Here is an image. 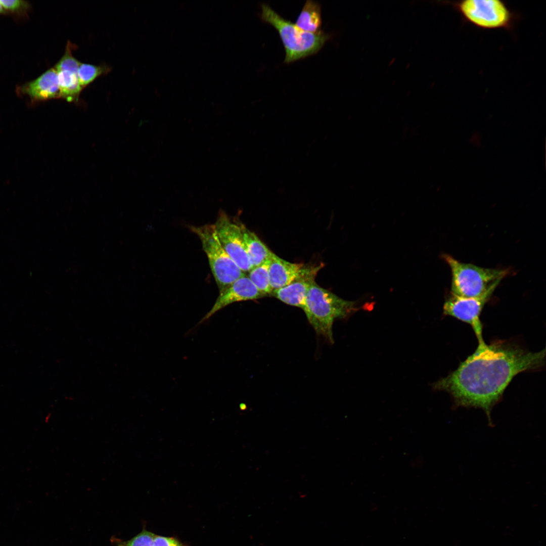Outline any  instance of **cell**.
I'll return each mask as SVG.
<instances>
[{"label":"cell","mask_w":546,"mask_h":546,"mask_svg":"<svg viewBox=\"0 0 546 546\" xmlns=\"http://www.w3.org/2000/svg\"><path fill=\"white\" fill-rule=\"evenodd\" d=\"M544 359V349L531 352L505 341L484 342L433 388L449 393L457 405L481 408L489 417L514 378L540 368Z\"/></svg>","instance_id":"obj_1"},{"label":"cell","mask_w":546,"mask_h":546,"mask_svg":"<svg viewBox=\"0 0 546 546\" xmlns=\"http://www.w3.org/2000/svg\"><path fill=\"white\" fill-rule=\"evenodd\" d=\"M359 309L355 302L342 299L313 283L309 288L304 310L316 333L334 342L332 327L336 319L344 318Z\"/></svg>","instance_id":"obj_2"},{"label":"cell","mask_w":546,"mask_h":546,"mask_svg":"<svg viewBox=\"0 0 546 546\" xmlns=\"http://www.w3.org/2000/svg\"><path fill=\"white\" fill-rule=\"evenodd\" d=\"M260 18L278 31L285 50L284 63H290L318 52L332 35L322 30L317 33L303 31L274 11L268 5H261Z\"/></svg>","instance_id":"obj_3"},{"label":"cell","mask_w":546,"mask_h":546,"mask_svg":"<svg viewBox=\"0 0 546 546\" xmlns=\"http://www.w3.org/2000/svg\"><path fill=\"white\" fill-rule=\"evenodd\" d=\"M442 258L451 272V294L465 297H478L492 294L501 281L507 276L508 269L480 267L462 262L448 254Z\"/></svg>","instance_id":"obj_4"},{"label":"cell","mask_w":546,"mask_h":546,"mask_svg":"<svg viewBox=\"0 0 546 546\" xmlns=\"http://www.w3.org/2000/svg\"><path fill=\"white\" fill-rule=\"evenodd\" d=\"M443 3L451 5L465 22L484 30L512 31L520 17L501 0H464Z\"/></svg>","instance_id":"obj_5"},{"label":"cell","mask_w":546,"mask_h":546,"mask_svg":"<svg viewBox=\"0 0 546 546\" xmlns=\"http://www.w3.org/2000/svg\"><path fill=\"white\" fill-rule=\"evenodd\" d=\"M190 229L201 242L219 291L245 275L221 245L214 224L191 226Z\"/></svg>","instance_id":"obj_6"},{"label":"cell","mask_w":546,"mask_h":546,"mask_svg":"<svg viewBox=\"0 0 546 546\" xmlns=\"http://www.w3.org/2000/svg\"><path fill=\"white\" fill-rule=\"evenodd\" d=\"M241 223L235 221L220 210L214 224L220 243L229 256L245 273L253 266L244 243Z\"/></svg>","instance_id":"obj_7"},{"label":"cell","mask_w":546,"mask_h":546,"mask_svg":"<svg viewBox=\"0 0 546 546\" xmlns=\"http://www.w3.org/2000/svg\"><path fill=\"white\" fill-rule=\"evenodd\" d=\"M492 294L478 297H465L451 294L445 300L443 307L445 315L452 316L471 326L478 343L484 342L482 324L480 321L482 310Z\"/></svg>","instance_id":"obj_8"},{"label":"cell","mask_w":546,"mask_h":546,"mask_svg":"<svg viewBox=\"0 0 546 546\" xmlns=\"http://www.w3.org/2000/svg\"><path fill=\"white\" fill-rule=\"evenodd\" d=\"M262 297L248 277L245 275L219 291L211 309L202 318L199 324L207 320L217 311L232 303L257 299Z\"/></svg>","instance_id":"obj_9"},{"label":"cell","mask_w":546,"mask_h":546,"mask_svg":"<svg viewBox=\"0 0 546 546\" xmlns=\"http://www.w3.org/2000/svg\"><path fill=\"white\" fill-rule=\"evenodd\" d=\"M322 267L308 265L300 277L287 286L274 290L271 295L287 304L303 309L307 291L315 282V277Z\"/></svg>","instance_id":"obj_10"},{"label":"cell","mask_w":546,"mask_h":546,"mask_svg":"<svg viewBox=\"0 0 546 546\" xmlns=\"http://www.w3.org/2000/svg\"><path fill=\"white\" fill-rule=\"evenodd\" d=\"M307 266L289 262L273 253L269 259V280L272 290L292 282L304 272Z\"/></svg>","instance_id":"obj_11"},{"label":"cell","mask_w":546,"mask_h":546,"mask_svg":"<svg viewBox=\"0 0 546 546\" xmlns=\"http://www.w3.org/2000/svg\"><path fill=\"white\" fill-rule=\"evenodd\" d=\"M21 90L36 101L60 98L57 70L55 67L50 68L35 80L24 85Z\"/></svg>","instance_id":"obj_12"},{"label":"cell","mask_w":546,"mask_h":546,"mask_svg":"<svg viewBox=\"0 0 546 546\" xmlns=\"http://www.w3.org/2000/svg\"><path fill=\"white\" fill-rule=\"evenodd\" d=\"M242 231L245 249L253 267L269 259L274 253L258 236L243 224H242Z\"/></svg>","instance_id":"obj_13"},{"label":"cell","mask_w":546,"mask_h":546,"mask_svg":"<svg viewBox=\"0 0 546 546\" xmlns=\"http://www.w3.org/2000/svg\"><path fill=\"white\" fill-rule=\"evenodd\" d=\"M294 24L306 32L317 33L321 31L322 19L320 5L316 2L307 0Z\"/></svg>","instance_id":"obj_14"},{"label":"cell","mask_w":546,"mask_h":546,"mask_svg":"<svg viewBox=\"0 0 546 546\" xmlns=\"http://www.w3.org/2000/svg\"><path fill=\"white\" fill-rule=\"evenodd\" d=\"M60 98L68 102H77L82 90L77 73L69 70L57 71Z\"/></svg>","instance_id":"obj_15"},{"label":"cell","mask_w":546,"mask_h":546,"mask_svg":"<svg viewBox=\"0 0 546 546\" xmlns=\"http://www.w3.org/2000/svg\"><path fill=\"white\" fill-rule=\"evenodd\" d=\"M248 278L263 296L271 295L269 276V259L260 265L253 267L249 271Z\"/></svg>","instance_id":"obj_16"},{"label":"cell","mask_w":546,"mask_h":546,"mask_svg":"<svg viewBox=\"0 0 546 546\" xmlns=\"http://www.w3.org/2000/svg\"><path fill=\"white\" fill-rule=\"evenodd\" d=\"M111 69L106 65H95L80 63L77 75L81 87L83 89L100 76L108 73Z\"/></svg>","instance_id":"obj_17"},{"label":"cell","mask_w":546,"mask_h":546,"mask_svg":"<svg viewBox=\"0 0 546 546\" xmlns=\"http://www.w3.org/2000/svg\"><path fill=\"white\" fill-rule=\"evenodd\" d=\"M155 535L154 533L143 529L141 532L129 540L124 541L113 538V542L116 546H154Z\"/></svg>","instance_id":"obj_18"},{"label":"cell","mask_w":546,"mask_h":546,"mask_svg":"<svg viewBox=\"0 0 546 546\" xmlns=\"http://www.w3.org/2000/svg\"><path fill=\"white\" fill-rule=\"evenodd\" d=\"M74 48V46L68 41L64 55L55 67L57 71L69 70L77 73L80 62L73 56Z\"/></svg>","instance_id":"obj_19"},{"label":"cell","mask_w":546,"mask_h":546,"mask_svg":"<svg viewBox=\"0 0 546 546\" xmlns=\"http://www.w3.org/2000/svg\"><path fill=\"white\" fill-rule=\"evenodd\" d=\"M0 3L6 12H18L28 7V4L22 0H0Z\"/></svg>","instance_id":"obj_20"},{"label":"cell","mask_w":546,"mask_h":546,"mask_svg":"<svg viewBox=\"0 0 546 546\" xmlns=\"http://www.w3.org/2000/svg\"><path fill=\"white\" fill-rule=\"evenodd\" d=\"M154 546H188L174 537L156 535L154 540Z\"/></svg>","instance_id":"obj_21"},{"label":"cell","mask_w":546,"mask_h":546,"mask_svg":"<svg viewBox=\"0 0 546 546\" xmlns=\"http://www.w3.org/2000/svg\"><path fill=\"white\" fill-rule=\"evenodd\" d=\"M6 12V11L5 10V9L3 8L2 5L0 3V14H4V13H5Z\"/></svg>","instance_id":"obj_22"}]
</instances>
